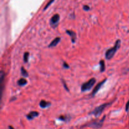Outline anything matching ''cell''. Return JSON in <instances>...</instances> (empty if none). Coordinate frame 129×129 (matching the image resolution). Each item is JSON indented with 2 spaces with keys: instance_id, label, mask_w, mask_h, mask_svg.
<instances>
[{
  "instance_id": "cell-1",
  "label": "cell",
  "mask_w": 129,
  "mask_h": 129,
  "mask_svg": "<svg viewBox=\"0 0 129 129\" xmlns=\"http://www.w3.org/2000/svg\"><path fill=\"white\" fill-rule=\"evenodd\" d=\"M121 41L120 40H117V42L115 44V45L111 49H109L105 53V57L107 60H110V59H112L113 56L115 55V53L117 52L118 49H119L120 47Z\"/></svg>"
},
{
  "instance_id": "cell-2",
  "label": "cell",
  "mask_w": 129,
  "mask_h": 129,
  "mask_svg": "<svg viewBox=\"0 0 129 129\" xmlns=\"http://www.w3.org/2000/svg\"><path fill=\"white\" fill-rule=\"evenodd\" d=\"M110 104L111 103H104V104L101 105H100L99 107H96V108L95 109H94L91 113L94 115L95 117H98V116H100L102 113H103L104 110L107 107H108Z\"/></svg>"
},
{
  "instance_id": "cell-3",
  "label": "cell",
  "mask_w": 129,
  "mask_h": 129,
  "mask_svg": "<svg viewBox=\"0 0 129 129\" xmlns=\"http://www.w3.org/2000/svg\"><path fill=\"white\" fill-rule=\"evenodd\" d=\"M95 83L96 79L94 78H91L88 81L86 82L84 84H83V85L81 86V91L83 92L89 91V89H91L93 88V85H94Z\"/></svg>"
},
{
  "instance_id": "cell-4",
  "label": "cell",
  "mask_w": 129,
  "mask_h": 129,
  "mask_svg": "<svg viewBox=\"0 0 129 129\" xmlns=\"http://www.w3.org/2000/svg\"><path fill=\"white\" fill-rule=\"evenodd\" d=\"M105 117H103V119L100 121H95V122H93V123H90L89 125V127H92L93 128H101L102 127V125H103V122L104 121V119Z\"/></svg>"
},
{
  "instance_id": "cell-5",
  "label": "cell",
  "mask_w": 129,
  "mask_h": 129,
  "mask_svg": "<svg viewBox=\"0 0 129 129\" xmlns=\"http://www.w3.org/2000/svg\"><path fill=\"white\" fill-rule=\"evenodd\" d=\"M106 81H107V79H105L103 81H102V82H100V83H98V84L96 86L95 88H94V89L93 90V92H92V95L93 96L95 95V94L98 93V91L100 90V89L101 87L102 86V85H103V84H104Z\"/></svg>"
},
{
  "instance_id": "cell-6",
  "label": "cell",
  "mask_w": 129,
  "mask_h": 129,
  "mask_svg": "<svg viewBox=\"0 0 129 129\" xmlns=\"http://www.w3.org/2000/svg\"><path fill=\"white\" fill-rule=\"evenodd\" d=\"M60 20V16L59 14H55L50 19V24L51 25H56Z\"/></svg>"
},
{
  "instance_id": "cell-7",
  "label": "cell",
  "mask_w": 129,
  "mask_h": 129,
  "mask_svg": "<svg viewBox=\"0 0 129 129\" xmlns=\"http://www.w3.org/2000/svg\"><path fill=\"white\" fill-rule=\"evenodd\" d=\"M66 33L71 37V38L72 42L75 43L76 40V33L74 32V31L71 30H66Z\"/></svg>"
},
{
  "instance_id": "cell-8",
  "label": "cell",
  "mask_w": 129,
  "mask_h": 129,
  "mask_svg": "<svg viewBox=\"0 0 129 129\" xmlns=\"http://www.w3.org/2000/svg\"><path fill=\"white\" fill-rule=\"evenodd\" d=\"M38 115H39V113L37 112H31L26 115V117L28 120H32L35 117H38Z\"/></svg>"
},
{
  "instance_id": "cell-9",
  "label": "cell",
  "mask_w": 129,
  "mask_h": 129,
  "mask_svg": "<svg viewBox=\"0 0 129 129\" xmlns=\"http://www.w3.org/2000/svg\"><path fill=\"white\" fill-rule=\"evenodd\" d=\"M60 37L55 38V39H54V40L52 41V42L49 44V47H55L58 44H59V42H60Z\"/></svg>"
},
{
  "instance_id": "cell-10",
  "label": "cell",
  "mask_w": 129,
  "mask_h": 129,
  "mask_svg": "<svg viewBox=\"0 0 129 129\" xmlns=\"http://www.w3.org/2000/svg\"><path fill=\"white\" fill-rule=\"evenodd\" d=\"M50 105V103L46 102L45 100H42L40 103V107L42 108H45Z\"/></svg>"
},
{
  "instance_id": "cell-11",
  "label": "cell",
  "mask_w": 129,
  "mask_h": 129,
  "mask_svg": "<svg viewBox=\"0 0 129 129\" xmlns=\"http://www.w3.org/2000/svg\"><path fill=\"white\" fill-rule=\"evenodd\" d=\"M27 84V81L24 78H21L18 81V84L19 86H24Z\"/></svg>"
},
{
  "instance_id": "cell-12",
  "label": "cell",
  "mask_w": 129,
  "mask_h": 129,
  "mask_svg": "<svg viewBox=\"0 0 129 129\" xmlns=\"http://www.w3.org/2000/svg\"><path fill=\"white\" fill-rule=\"evenodd\" d=\"M100 69L101 72H104L105 70V61L103 60H102L100 62Z\"/></svg>"
},
{
  "instance_id": "cell-13",
  "label": "cell",
  "mask_w": 129,
  "mask_h": 129,
  "mask_svg": "<svg viewBox=\"0 0 129 129\" xmlns=\"http://www.w3.org/2000/svg\"><path fill=\"white\" fill-rule=\"evenodd\" d=\"M21 75H22L23 76H25V77L28 76V72L26 71L25 69H24L23 67H21Z\"/></svg>"
},
{
  "instance_id": "cell-14",
  "label": "cell",
  "mask_w": 129,
  "mask_h": 129,
  "mask_svg": "<svg viewBox=\"0 0 129 129\" xmlns=\"http://www.w3.org/2000/svg\"><path fill=\"white\" fill-rule=\"evenodd\" d=\"M28 57H29V53L28 52H25V54H24V55H23V60L25 62H28Z\"/></svg>"
},
{
  "instance_id": "cell-15",
  "label": "cell",
  "mask_w": 129,
  "mask_h": 129,
  "mask_svg": "<svg viewBox=\"0 0 129 129\" xmlns=\"http://www.w3.org/2000/svg\"><path fill=\"white\" fill-rule=\"evenodd\" d=\"M54 1V0H50V1H49V2L47 4V5L45 6V8H44V10H46V9L47 8L49 7V6H50V5H51L52 3V2H53V1Z\"/></svg>"
},
{
  "instance_id": "cell-16",
  "label": "cell",
  "mask_w": 129,
  "mask_h": 129,
  "mask_svg": "<svg viewBox=\"0 0 129 129\" xmlns=\"http://www.w3.org/2000/svg\"><path fill=\"white\" fill-rule=\"evenodd\" d=\"M63 66H64V68H69V66H68V64H67L66 62H64V64H63Z\"/></svg>"
},
{
  "instance_id": "cell-17",
  "label": "cell",
  "mask_w": 129,
  "mask_h": 129,
  "mask_svg": "<svg viewBox=\"0 0 129 129\" xmlns=\"http://www.w3.org/2000/svg\"><path fill=\"white\" fill-rule=\"evenodd\" d=\"M128 108H129V101H128V102H127V105H126V107H125L126 111H128Z\"/></svg>"
},
{
  "instance_id": "cell-18",
  "label": "cell",
  "mask_w": 129,
  "mask_h": 129,
  "mask_svg": "<svg viewBox=\"0 0 129 129\" xmlns=\"http://www.w3.org/2000/svg\"><path fill=\"white\" fill-rule=\"evenodd\" d=\"M83 8H84V10H87V11L89 10V7L88 6H84Z\"/></svg>"
},
{
  "instance_id": "cell-19",
  "label": "cell",
  "mask_w": 129,
  "mask_h": 129,
  "mask_svg": "<svg viewBox=\"0 0 129 129\" xmlns=\"http://www.w3.org/2000/svg\"><path fill=\"white\" fill-rule=\"evenodd\" d=\"M62 83H63V84H64V87H65V88H66V90H67V91H69V90H68V88H67L66 84L65 82H64V80H62Z\"/></svg>"
}]
</instances>
